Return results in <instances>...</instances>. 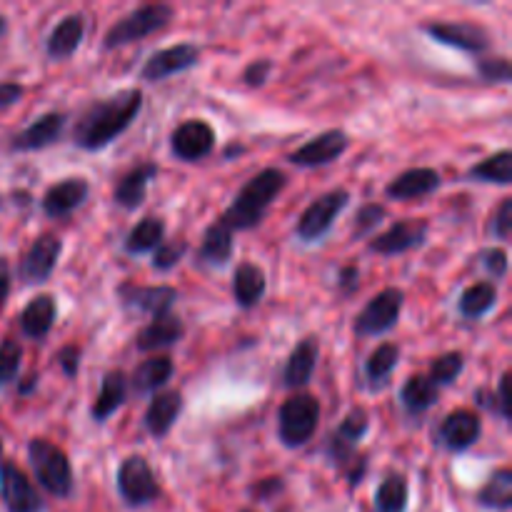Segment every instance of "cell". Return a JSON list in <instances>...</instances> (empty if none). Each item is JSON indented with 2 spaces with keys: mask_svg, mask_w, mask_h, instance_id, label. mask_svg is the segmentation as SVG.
<instances>
[{
  "mask_svg": "<svg viewBox=\"0 0 512 512\" xmlns=\"http://www.w3.org/2000/svg\"><path fill=\"white\" fill-rule=\"evenodd\" d=\"M475 403L483 405V408H485V410H490V413H498V415H500L498 398H495L493 390H488V388H478V393H475Z\"/></svg>",
  "mask_w": 512,
  "mask_h": 512,
  "instance_id": "obj_52",
  "label": "cell"
},
{
  "mask_svg": "<svg viewBox=\"0 0 512 512\" xmlns=\"http://www.w3.org/2000/svg\"><path fill=\"white\" fill-rule=\"evenodd\" d=\"M165 243V223L160 218H143L125 235V253L145 255L158 250Z\"/></svg>",
  "mask_w": 512,
  "mask_h": 512,
  "instance_id": "obj_35",
  "label": "cell"
},
{
  "mask_svg": "<svg viewBox=\"0 0 512 512\" xmlns=\"http://www.w3.org/2000/svg\"><path fill=\"white\" fill-rule=\"evenodd\" d=\"M385 218H388V208H385V205L365 203L353 220V240H363L368 238V235H373V230L378 228Z\"/></svg>",
  "mask_w": 512,
  "mask_h": 512,
  "instance_id": "obj_40",
  "label": "cell"
},
{
  "mask_svg": "<svg viewBox=\"0 0 512 512\" xmlns=\"http://www.w3.org/2000/svg\"><path fill=\"white\" fill-rule=\"evenodd\" d=\"M288 188V175L280 168H263L255 173L243 188L238 190L230 208L225 210L220 223L228 225L230 230H250L263 223L270 205L278 200V195Z\"/></svg>",
  "mask_w": 512,
  "mask_h": 512,
  "instance_id": "obj_2",
  "label": "cell"
},
{
  "mask_svg": "<svg viewBox=\"0 0 512 512\" xmlns=\"http://www.w3.org/2000/svg\"><path fill=\"white\" fill-rule=\"evenodd\" d=\"M55 318H58V303L53 295H35L20 313V330L30 340H43L53 330Z\"/></svg>",
  "mask_w": 512,
  "mask_h": 512,
  "instance_id": "obj_28",
  "label": "cell"
},
{
  "mask_svg": "<svg viewBox=\"0 0 512 512\" xmlns=\"http://www.w3.org/2000/svg\"><path fill=\"white\" fill-rule=\"evenodd\" d=\"M355 463H358V465H355V468H350V473H348L350 480H348V483L353 485V488H358L360 480L365 478V470H368V460L358 458V460H355Z\"/></svg>",
  "mask_w": 512,
  "mask_h": 512,
  "instance_id": "obj_54",
  "label": "cell"
},
{
  "mask_svg": "<svg viewBox=\"0 0 512 512\" xmlns=\"http://www.w3.org/2000/svg\"><path fill=\"white\" fill-rule=\"evenodd\" d=\"M430 223L423 218H405L398 223L390 225L385 233L375 235L370 240V253L385 255V258H393V255H403L408 250L420 248V245L428 240Z\"/></svg>",
  "mask_w": 512,
  "mask_h": 512,
  "instance_id": "obj_11",
  "label": "cell"
},
{
  "mask_svg": "<svg viewBox=\"0 0 512 512\" xmlns=\"http://www.w3.org/2000/svg\"><path fill=\"white\" fill-rule=\"evenodd\" d=\"M173 8L165 3H148L135 8L133 13L123 15L113 28L105 33L103 48L105 50H118L123 45L138 43V40L148 38V35L158 33L165 25H170L173 20Z\"/></svg>",
  "mask_w": 512,
  "mask_h": 512,
  "instance_id": "obj_5",
  "label": "cell"
},
{
  "mask_svg": "<svg viewBox=\"0 0 512 512\" xmlns=\"http://www.w3.org/2000/svg\"><path fill=\"white\" fill-rule=\"evenodd\" d=\"M88 198L90 183L85 178H78V175H75V178H63L60 183L50 185V188L45 190L40 205H43V213L48 215V218L60 220L65 218V215L75 213Z\"/></svg>",
  "mask_w": 512,
  "mask_h": 512,
  "instance_id": "obj_20",
  "label": "cell"
},
{
  "mask_svg": "<svg viewBox=\"0 0 512 512\" xmlns=\"http://www.w3.org/2000/svg\"><path fill=\"white\" fill-rule=\"evenodd\" d=\"M188 253V243L185 240H173V243H163L153 255V268L165 273V270H173L180 260Z\"/></svg>",
  "mask_w": 512,
  "mask_h": 512,
  "instance_id": "obj_43",
  "label": "cell"
},
{
  "mask_svg": "<svg viewBox=\"0 0 512 512\" xmlns=\"http://www.w3.org/2000/svg\"><path fill=\"white\" fill-rule=\"evenodd\" d=\"M350 205V193L345 188H333L328 193H323L320 198H315L308 208L303 210V215L298 218L295 225V235H298L303 243H318L325 235L333 230L335 220L343 215V210Z\"/></svg>",
  "mask_w": 512,
  "mask_h": 512,
  "instance_id": "obj_6",
  "label": "cell"
},
{
  "mask_svg": "<svg viewBox=\"0 0 512 512\" xmlns=\"http://www.w3.org/2000/svg\"><path fill=\"white\" fill-rule=\"evenodd\" d=\"M83 38H85L83 13L65 15V18L55 25L53 33L48 35V43H45V55H48L50 60L70 58V55L78 53Z\"/></svg>",
  "mask_w": 512,
  "mask_h": 512,
  "instance_id": "obj_25",
  "label": "cell"
},
{
  "mask_svg": "<svg viewBox=\"0 0 512 512\" xmlns=\"http://www.w3.org/2000/svg\"><path fill=\"white\" fill-rule=\"evenodd\" d=\"M118 295L128 308H135L138 313L150 315L153 320L163 318V315H170L175 300H178V290L170 288V285L123 283L118 288Z\"/></svg>",
  "mask_w": 512,
  "mask_h": 512,
  "instance_id": "obj_18",
  "label": "cell"
},
{
  "mask_svg": "<svg viewBox=\"0 0 512 512\" xmlns=\"http://www.w3.org/2000/svg\"><path fill=\"white\" fill-rule=\"evenodd\" d=\"M215 130L205 120H185L170 135V150L175 158L185 163H195L213 153Z\"/></svg>",
  "mask_w": 512,
  "mask_h": 512,
  "instance_id": "obj_17",
  "label": "cell"
},
{
  "mask_svg": "<svg viewBox=\"0 0 512 512\" xmlns=\"http://www.w3.org/2000/svg\"><path fill=\"white\" fill-rule=\"evenodd\" d=\"M128 375L123 370H110V373L103 375V383H100L98 400L90 408V415H93L95 423H105L113 413H118L123 408V403L128 400Z\"/></svg>",
  "mask_w": 512,
  "mask_h": 512,
  "instance_id": "obj_29",
  "label": "cell"
},
{
  "mask_svg": "<svg viewBox=\"0 0 512 512\" xmlns=\"http://www.w3.org/2000/svg\"><path fill=\"white\" fill-rule=\"evenodd\" d=\"M480 263L483 268L488 270V275L493 280H503L510 270V260H508V250L505 248H488L480 253Z\"/></svg>",
  "mask_w": 512,
  "mask_h": 512,
  "instance_id": "obj_44",
  "label": "cell"
},
{
  "mask_svg": "<svg viewBox=\"0 0 512 512\" xmlns=\"http://www.w3.org/2000/svg\"><path fill=\"white\" fill-rule=\"evenodd\" d=\"M348 148L350 135L345 130L333 128L300 145L298 150H293L288 155V160L293 165H298V168H320V165H330L338 158H343L348 153Z\"/></svg>",
  "mask_w": 512,
  "mask_h": 512,
  "instance_id": "obj_12",
  "label": "cell"
},
{
  "mask_svg": "<svg viewBox=\"0 0 512 512\" xmlns=\"http://www.w3.org/2000/svg\"><path fill=\"white\" fill-rule=\"evenodd\" d=\"M405 293L400 288H385L368 300L358 318L353 320V333L358 338H380V335L390 333L398 325L400 313H403Z\"/></svg>",
  "mask_w": 512,
  "mask_h": 512,
  "instance_id": "obj_7",
  "label": "cell"
},
{
  "mask_svg": "<svg viewBox=\"0 0 512 512\" xmlns=\"http://www.w3.org/2000/svg\"><path fill=\"white\" fill-rule=\"evenodd\" d=\"M438 398L440 390L430 383L428 375H410L403 388H400V403L413 415L428 413L438 403Z\"/></svg>",
  "mask_w": 512,
  "mask_h": 512,
  "instance_id": "obj_33",
  "label": "cell"
},
{
  "mask_svg": "<svg viewBox=\"0 0 512 512\" xmlns=\"http://www.w3.org/2000/svg\"><path fill=\"white\" fill-rule=\"evenodd\" d=\"M80 358H83V350H80V345H65V348H60L58 355H55L60 370H63L65 378H70V380L78 378Z\"/></svg>",
  "mask_w": 512,
  "mask_h": 512,
  "instance_id": "obj_45",
  "label": "cell"
},
{
  "mask_svg": "<svg viewBox=\"0 0 512 512\" xmlns=\"http://www.w3.org/2000/svg\"><path fill=\"white\" fill-rule=\"evenodd\" d=\"M265 290H268V278H265L263 268L250 260L240 263L233 273V298L235 303L243 310L255 308L260 305V300L265 298Z\"/></svg>",
  "mask_w": 512,
  "mask_h": 512,
  "instance_id": "obj_27",
  "label": "cell"
},
{
  "mask_svg": "<svg viewBox=\"0 0 512 512\" xmlns=\"http://www.w3.org/2000/svg\"><path fill=\"white\" fill-rule=\"evenodd\" d=\"M358 280H360L358 265H353V263L343 265L338 273V290L343 295H353L355 290H358Z\"/></svg>",
  "mask_w": 512,
  "mask_h": 512,
  "instance_id": "obj_48",
  "label": "cell"
},
{
  "mask_svg": "<svg viewBox=\"0 0 512 512\" xmlns=\"http://www.w3.org/2000/svg\"><path fill=\"white\" fill-rule=\"evenodd\" d=\"M198 60L200 50L193 43L170 45V48L158 50V53H153L145 60V65L140 68V80H145V83H160V80L170 78V75L195 68Z\"/></svg>",
  "mask_w": 512,
  "mask_h": 512,
  "instance_id": "obj_16",
  "label": "cell"
},
{
  "mask_svg": "<svg viewBox=\"0 0 512 512\" xmlns=\"http://www.w3.org/2000/svg\"><path fill=\"white\" fill-rule=\"evenodd\" d=\"M25 88L20 83H0V108H8V105L18 103L20 98H23Z\"/></svg>",
  "mask_w": 512,
  "mask_h": 512,
  "instance_id": "obj_50",
  "label": "cell"
},
{
  "mask_svg": "<svg viewBox=\"0 0 512 512\" xmlns=\"http://www.w3.org/2000/svg\"><path fill=\"white\" fill-rule=\"evenodd\" d=\"M478 75L485 80V83L505 85L512 80V65L508 58H480Z\"/></svg>",
  "mask_w": 512,
  "mask_h": 512,
  "instance_id": "obj_42",
  "label": "cell"
},
{
  "mask_svg": "<svg viewBox=\"0 0 512 512\" xmlns=\"http://www.w3.org/2000/svg\"><path fill=\"white\" fill-rule=\"evenodd\" d=\"M20 360H23V345L15 338H5L0 343V385L13 383L18 378Z\"/></svg>",
  "mask_w": 512,
  "mask_h": 512,
  "instance_id": "obj_41",
  "label": "cell"
},
{
  "mask_svg": "<svg viewBox=\"0 0 512 512\" xmlns=\"http://www.w3.org/2000/svg\"><path fill=\"white\" fill-rule=\"evenodd\" d=\"M240 512H253V510H240Z\"/></svg>",
  "mask_w": 512,
  "mask_h": 512,
  "instance_id": "obj_58",
  "label": "cell"
},
{
  "mask_svg": "<svg viewBox=\"0 0 512 512\" xmlns=\"http://www.w3.org/2000/svg\"><path fill=\"white\" fill-rule=\"evenodd\" d=\"M423 33L448 48L463 50V53L480 55L490 48L488 30L470 20H433V23L423 25Z\"/></svg>",
  "mask_w": 512,
  "mask_h": 512,
  "instance_id": "obj_10",
  "label": "cell"
},
{
  "mask_svg": "<svg viewBox=\"0 0 512 512\" xmlns=\"http://www.w3.org/2000/svg\"><path fill=\"white\" fill-rule=\"evenodd\" d=\"M183 393L178 390H168V393H158L150 400L148 410L143 415V425L155 440H163L165 435L173 430L178 423L180 413H183Z\"/></svg>",
  "mask_w": 512,
  "mask_h": 512,
  "instance_id": "obj_23",
  "label": "cell"
},
{
  "mask_svg": "<svg viewBox=\"0 0 512 512\" xmlns=\"http://www.w3.org/2000/svg\"><path fill=\"white\" fill-rule=\"evenodd\" d=\"M65 125H68V115L60 113V110L43 113L10 138V150H15V153H33V150L50 148V145H55L63 138Z\"/></svg>",
  "mask_w": 512,
  "mask_h": 512,
  "instance_id": "obj_14",
  "label": "cell"
},
{
  "mask_svg": "<svg viewBox=\"0 0 512 512\" xmlns=\"http://www.w3.org/2000/svg\"><path fill=\"white\" fill-rule=\"evenodd\" d=\"M320 358V340L315 335L300 340L288 355V363L283 368V385L288 390H300L313 380L315 368H318Z\"/></svg>",
  "mask_w": 512,
  "mask_h": 512,
  "instance_id": "obj_22",
  "label": "cell"
},
{
  "mask_svg": "<svg viewBox=\"0 0 512 512\" xmlns=\"http://www.w3.org/2000/svg\"><path fill=\"white\" fill-rule=\"evenodd\" d=\"M5 30H8V20H5L3 15H0V38H3V35H5Z\"/></svg>",
  "mask_w": 512,
  "mask_h": 512,
  "instance_id": "obj_55",
  "label": "cell"
},
{
  "mask_svg": "<svg viewBox=\"0 0 512 512\" xmlns=\"http://www.w3.org/2000/svg\"><path fill=\"white\" fill-rule=\"evenodd\" d=\"M0 498H3L8 512H43V498L30 483L23 468L15 463H0Z\"/></svg>",
  "mask_w": 512,
  "mask_h": 512,
  "instance_id": "obj_13",
  "label": "cell"
},
{
  "mask_svg": "<svg viewBox=\"0 0 512 512\" xmlns=\"http://www.w3.org/2000/svg\"><path fill=\"white\" fill-rule=\"evenodd\" d=\"M233 250H235L233 230H230L228 225H223L218 220V223H213L203 233L198 258L203 260L205 265H213V268H223V265H228V260L233 258Z\"/></svg>",
  "mask_w": 512,
  "mask_h": 512,
  "instance_id": "obj_30",
  "label": "cell"
},
{
  "mask_svg": "<svg viewBox=\"0 0 512 512\" xmlns=\"http://www.w3.org/2000/svg\"><path fill=\"white\" fill-rule=\"evenodd\" d=\"M0 458H3V443H0Z\"/></svg>",
  "mask_w": 512,
  "mask_h": 512,
  "instance_id": "obj_57",
  "label": "cell"
},
{
  "mask_svg": "<svg viewBox=\"0 0 512 512\" xmlns=\"http://www.w3.org/2000/svg\"><path fill=\"white\" fill-rule=\"evenodd\" d=\"M238 153H243V148H228L225 150V158H230V155H238Z\"/></svg>",
  "mask_w": 512,
  "mask_h": 512,
  "instance_id": "obj_56",
  "label": "cell"
},
{
  "mask_svg": "<svg viewBox=\"0 0 512 512\" xmlns=\"http://www.w3.org/2000/svg\"><path fill=\"white\" fill-rule=\"evenodd\" d=\"M320 423L318 398L308 393L290 395L278 410V438L285 448H303L313 440Z\"/></svg>",
  "mask_w": 512,
  "mask_h": 512,
  "instance_id": "obj_4",
  "label": "cell"
},
{
  "mask_svg": "<svg viewBox=\"0 0 512 512\" xmlns=\"http://www.w3.org/2000/svg\"><path fill=\"white\" fill-rule=\"evenodd\" d=\"M463 370H465V355L458 353V350H453V353L440 355V358H435L433 363H430L428 380L435 385V388L443 390L448 388V385H453L455 380L460 378Z\"/></svg>",
  "mask_w": 512,
  "mask_h": 512,
  "instance_id": "obj_39",
  "label": "cell"
},
{
  "mask_svg": "<svg viewBox=\"0 0 512 512\" xmlns=\"http://www.w3.org/2000/svg\"><path fill=\"white\" fill-rule=\"evenodd\" d=\"M495 303H498V288L490 280H480V283H473L470 288L463 290L458 300V310L463 318L480 320L495 308Z\"/></svg>",
  "mask_w": 512,
  "mask_h": 512,
  "instance_id": "obj_34",
  "label": "cell"
},
{
  "mask_svg": "<svg viewBox=\"0 0 512 512\" xmlns=\"http://www.w3.org/2000/svg\"><path fill=\"white\" fill-rule=\"evenodd\" d=\"M28 463L40 488L48 490L53 498L65 500L73 495V468L60 445L45 438H33L28 443Z\"/></svg>",
  "mask_w": 512,
  "mask_h": 512,
  "instance_id": "obj_3",
  "label": "cell"
},
{
  "mask_svg": "<svg viewBox=\"0 0 512 512\" xmlns=\"http://www.w3.org/2000/svg\"><path fill=\"white\" fill-rule=\"evenodd\" d=\"M185 335V325L178 315H163V318L150 320L145 328H140V333L135 335V348L150 353V350L158 348H170V345L180 343Z\"/></svg>",
  "mask_w": 512,
  "mask_h": 512,
  "instance_id": "obj_26",
  "label": "cell"
},
{
  "mask_svg": "<svg viewBox=\"0 0 512 512\" xmlns=\"http://www.w3.org/2000/svg\"><path fill=\"white\" fill-rule=\"evenodd\" d=\"M118 493L130 508H143L158 500L160 485L143 455H128L118 468Z\"/></svg>",
  "mask_w": 512,
  "mask_h": 512,
  "instance_id": "obj_8",
  "label": "cell"
},
{
  "mask_svg": "<svg viewBox=\"0 0 512 512\" xmlns=\"http://www.w3.org/2000/svg\"><path fill=\"white\" fill-rule=\"evenodd\" d=\"M8 295H10V265L8 260L0 258V308L5 305Z\"/></svg>",
  "mask_w": 512,
  "mask_h": 512,
  "instance_id": "obj_53",
  "label": "cell"
},
{
  "mask_svg": "<svg viewBox=\"0 0 512 512\" xmlns=\"http://www.w3.org/2000/svg\"><path fill=\"white\" fill-rule=\"evenodd\" d=\"M370 430V413L363 405H355L343 420H340L338 428L328 435V443H325V453H328L330 463H335L338 468L353 463L355 450H358L360 440L368 435Z\"/></svg>",
  "mask_w": 512,
  "mask_h": 512,
  "instance_id": "obj_9",
  "label": "cell"
},
{
  "mask_svg": "<svg viewBox=\"0 0 512 512\" xmlns=\"http://www.w3.org/2000/svg\"><path fill=\"white\" fill-rule=\"evenodd\" d=\"M483 435V420L473 410H453L450 415H445V420L438 428L440 443L445 445L453 453H465L468 448H473L475 443Z\"/></svg>",
  "mask_w": 512,
  "mask_h": 512,
  "instance_id": "obj_19",
  "label": "cell"
},
{
  "mask_svg": "<svg viewBox=\"0 0 512 512\" xmlns=\"http://www.w3.org/2000/svg\"><path fill=\"white\" fill-rule=\"evenodd\" d=\"M283 488H285V485H283V480H280V478H265V480H260V483L255 485L250 493H253L258 500H268L270 495L280 493Z\"/></svg>",
  "mask_w": 512,
  "mask_h": 512,
  "instance_id": "obj_51",
  "label": "cell"
},
{
  "mask_svg": "<svg viewBox=\"0 0 512 512\" xmlns=\"http://www.w3.org/2000/svg\"><path fill=\"white\" fill-rule=\"evenodd\" d=\"M155 175H158V165L155 163H138L135 168H130L115 185V205H120L123 210H138L145 203L148 185L153 183Z\"/></svg>",
  "mask_w": 512,
  "mask_h": 512,
  "instance_id": "obj_24",
  "label": "cell"
},
{
  "mask_svg": "<svg viewBox=\"0 0 512 512\" xmlns=\"http://www.w3.org/2000/svg\"><path fill=\"white\" fill-rule=\"evenodd\" d=\"M60 253H63V240L58 235H40L20 260V280L28 285H43L58 268Z\"/></svg>",
  "mask_w": 512,
  "mask_h": 512,
  "instance_id": "obj_15",
  "label": "cell"
},
{
  "mask_svg": "<svg viewBox=\"0 0 512 512\" xmlns=\"http://www.w3.org/2000/svg\"><path fill=\"white\" fill-rule=\"evenodd\" d=\"M408 498V480H405V475L393 473L378 485L373 512H405L408 510Z\"/></svg>",
  "mask_w": 512,
  "mask_h": 512,
  "instance_id": "obj_36",
  "label": "cell"
},
{
  "mask_svg": "<svg viewBox=\"0 0 512 512\" xmlns=\"http://www.w3.org/2000/svg\"><path fill=\"white\" fill-rule=\"evenodd\" d=\"M270 73H273V60L260 58V60H253V63L245 68L243 80H245V85H248V88H263V85L268 83Z\"/></svg>",
  "mask_w": 512,
  "mask_h": 512,
  "instance_id": "obj_46",
  "label": "cell"
},
{
  "mask_svg": "<svg viewBox=\"0 0 512 512\" xmlns=\"http://www.w3.org/2000/svg\"><path fill=\"white\" fill-rule=\"evenodd\" d=\"M470 180L478 183H495V185H510L512 183V153L510 150H500L490 158L480 160L478 165L468 170Z\"/></svg>",
  "mask_w": 512,
  "mask_h": 512,
  "instance_id": "obj_37",
  "label": "cell"
},
{
  "mask_svg": "<svg viewBox=\"0 0 512 512\" xmlns=\"http://www.w3.org/2000/svg\"><path fill=\"white\" fill-rule=\"evenodd\" d=\"M173 373H175L173 360H170L168 355H155V358L143 360V363L135 368L133 380H128V383L133 385L135 393L150 395L155 393V390L163 388V385L173 378Z\"/></svg>",
  "mask_w": 512,
  "mask_h": 512,
  "instance_id": "obj_31",
  "label": "cell"
},
{
  "mask_svg": "<svg viewBox=\"0 0 512 512\" xmlns=\"http://www.w3.org/2000/svg\"><path fill=\"white\" fill-rule=\"evenodd\" d=\"M510 228H512V198H503L493 215V235L498 240H508Z\"/></svg>",
  "mask_w": 512,
  "mask_h": 512,
  "instance_id": "obj_47",
  "label": "cell"
},
{
  "mask_svg": "<svg viewBox=\"0 0 512 512\" xmlns=\"http://www.w3.org/2000/svg\"><path fill=\"white\" fill-rule=\"evenodd\" d=\"M478 503L490 510H508L512 505V473L508 468L495 470L488 483L480 488Z\"/></svg>",
  "mask_w": 512,
  "mask_h": 512,
  "instance_id": "obj_38",
  "label": "cell"
},
{
  "mask_svg": "<svg viewBox=\"0 0 512 512\" xmlns=\"http://www.w3.org/2000/svg\"><path fill=\"white\" fill-rule=\"evenodd\" d=\"M495 398H498L500 418H503L505 423H510V418H512V413H510V373H503V378H500V383H498V393H495Z\"/></svg>",
  "mask_w": 512,
  "mask_h": 512,
  "instance_id": "obj_49",
  "label": "cell"
},
{
  "mask_svg": "<svg viewBox=\"0 0 512 512\" xmlns=\"http://www.w3.org/2000/svg\"><path fill=\"white\" fill-rule=\"evenodd\" d=\"M143 100V90L128 88L88 103L73 123V143L88 153L108 148L138 120Z\"/></svg>",
  "mask_w": 512,
  "mask_h": 512,
  "instance_id": "obj_1",
  "label": "cell"
},
{
  "mask_svg": "<svg viewBox=\"0 0 512 512\" xmlns=\"http://www.w3.org/2000/svg\"><path fill=\"white\" fill-rule=\"evenodd\" d=\"M440 183L443 180H440V173L435 168H410L385 185V198L408 203V200H418L435 193Z\"/></svg>",
  "mask_w": 512,
  "mask_h": 512,
  "instance_id": "obj_21",
  "label": "cell"
},
{
  "mask_svg": "<svg viewBox=\"0 0 512 512\" xmlns=\"http://www.w3.org/2000/svg\"><path fill=\"white\" fill-rule=\"evenodd\" d=\"M400 363V345L383 343L368 355L365 360V380L373 390H380L388 385V378L395 373Z\"/></svg>",
  "mask_w": 512,
  "mask_h": 512,
  "instance_id": "obj_32",
  "label": "cell"
}]
</instances>
